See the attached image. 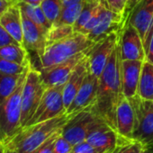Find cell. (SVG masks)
<instances>
[{
  "label": "cell",
  "mask_w": 153,
  "mask_h": 153,
  "mask_svg": "<svg viewBox=\"0 0 153 153\" xmlns=\"http://www.w3.org/2000/svg\"><path fill=\"white\" fill-rule=\"evenodd\" d=\"M120 42V41H119ZM120 43L116 45L106 67L98 79L97 99L91 110L115 129V113L123 96Z\"/></svg>",
  "instance_id": "1"
},
{
  "label": "cell",
  "mask_w": 153,
  "mask_h": 153,
  "mask_svg": "<svg viewBox=\"0 0 153 153\" xmlns=\"http://www.w3.org/2000/svg\"><path fill=\"white\" fill-rule=\"evenodd\" d=\"M71 115L64 114L55 118L23 127L7 144L18 153H33L43 142L60 131Z\"/></svg>",
  "instance_id": "2"
},
{
  "label": "cell",
  "mask_w": 153,
  "mask_h": 153,
  "mask_svg": "<svg viewBox=\"0 0 153 153\" xmlns=\"http://www.w3.org/2000/svg\"><path fill=\"white\" fill-rule=\"evenodd\" d=\"M95 44L81 33H73L63 39L51 42L46 46L42 55L39 57L40 68L62 63L78 53L88 51Z\"/></svg>",
  "instance_id": "3"
},
{
  "label": "cell",
  "mask_w": 153,
  "mask_h": 153,
  "mask_svg": "<svg viewBox=\"0 0 153 153\" xmlns=\"http://www.w3.org/2000/svg\"><path fill=\"white\" fill-rule=\"evenodd\" d=\"M29 69L22 76L19 85L13 94L0 103V140L5 144L22 129V92Z\"/></svg>",
  "instance_id": "4"
},
{
  "label": "cell",
  "mask_w": 153,
  "mask_h": 153,
  "mask_svg": "<svg viewBox=\"0 0 153 153\" xmlns=\"http://www.w3.org/2000/svg\"><path fill=\"white\" fill-rule=\"evenodd\" d=\"M46 90L40 71L31 66L24 84L22 92L21 125L25 127L34 114Z\"/></svg>",
  "instance_id": "5"
},
{
  "label": "cell",
  "mask_w": 153,
  "mask_h": 153,
  "mask_svg": "<svg viewBox=\"0 0 153 153\" xmlns=\"http://www.w3.org/2000/svg\"><path fill=\"white\" fill-rule=\"evenodd\" d=\"M128 99L135 114L132 140L143 146L153 144V101L143 99L138 95Z\"/></svg>",
  "instance_id": "6"
},
{
  "label": "cell",
  "mask_w": 153,
  "mask_h": 153,
  "mask_svg": "<svg viewBox=\"0 0 153 153\" xmlns=\"http://www.w3.org/2000/svg\"><path fill=\"white\" fill-rule=\"evenodd\" d=\"M123 139L124 138H122L115 129L97 116L89 128L86 140L94 146L98 153H114Z\"/></svg>",
  "instance_id": "7"
},
{
  "label": "cell",
  "mask_w": 153,
  "mask_h": 153,
  "mask_svg": "<svg viewBox=\"0 0 153 153\" xmlns=\"http://www.w3.org/2000/svg\"><path fill=\"white\" fill-rule=\"evenodd\" d=\"M63 88L64 86L46 88L34 114L25 126L42 123L66 114L63 102Z\"/></svg>",
  "instance_id": "8"
},
{
  "label": "cell",
  "mask_w": 153,
  "mask_h": 153,
  "mask_svg": "<svg viewBox=\"0 0 153 153\" xmlns=\"http://www.w3.org/2000/svg\"><path fill=\"white\" fill-rule=\"evenodd\" d=\"M90 49H88L86 51L78 53L76 55L70 58L69 59L58 65L49 68H39L38 70L41 73V78L45 88H48L64 86L68 80L74 69L76 68V66L88 57Z\"/></svg>",
  "instance_id": "9"
},
{
  "label": "cell",
  "mask_w": 153,
  "mask_h": 153,
  "mask_svg": "<svg viewBox=\"0 0 153 153\" xmlns=\"http://www.w3.org/2000/svg\"><path fill=\"white\" fill-rule=\"evenodd\" d=\"M128 24L139 32L146 52L153 33V0H140L131 12L124 26Z\"/></svg>",
  "instance_id": "10"
},
{
  "label": "cell",
  "mask_w": 153,
  "mask_h": 153,
  "mask_svg": "<svg viewBox=\"0 0 153 153\" xmlns=\"http://www.w3.org/2000/svg\"><path fill=\"white\" fill-rule=\"evenodd\" d=\"M122 32L110 34L105 39L97 42L90 49L88 52L89 72L96 78L99 79L106 67L116 45L120 41Z\"/></svg>",
  "instance_id": "11"
},
{
  "label": "cell",
  "mask_w": 153,
  "mask_h": 153,
  "mask_svg": "<svg viewBox=\"0 0 153 153\" xmlns=\"http://www.w3.org/2000/svg\"><path fill=\"white\" fill-rule=\"evenodd\" d=\"M97 115L91 107H88L79 113L71 114L61 131V135L68 140L72 146L86 140L88 132Z\"/></svg>",
  "instance_id": "12"
},
{
  "label": "cell",
  "mask_w": 153,
  "mask_h": 153,
  "mask_svg": "<svg viewBox=\"0 0 153 153\" xmlns=\"http://www.w3.org/2000/svg\"><path fill=\"white\" fill-rule=\"evenodd\" d=\"M123 27V15L114 12L104 6L99 13L97 25L87 36L90 41L97 43L114 33L122 32Z\"/></svg>",
  "instance_id": "13"
},
{
  "label": "cell",
  "mask_w": 153,
  "mask_h": 153,
  "mask_svg": "<svg viewBox=\"0 0 153 153\" xmlns=\"http://www.w3.org/2000/svg\"><path fill=\"white\" fill-rule=\"evenodd\" d=\"M122 60H146V52L139 32L130 24L123 27L120 37Z\"/></svg>",
  "instance_id": "14"
},
{
  "label": "cell",
  "mask_w": 153,
  "mask_h": 153,
  "mask_svg": "<svg viewBox=\"0 0 153 153\" xmlns=\"http://www.w3.org/2000/svg\"><path fill=\"white\" fill-rule=\"evenodd\" d=\"M23 21V46L27 51H33L38 58L42 55L48 44V31L36 25L22 13Z\"/></svg>",
  "instance_id": "15"
},
{
  "label": "cell",
  "mask_w": 153,
  "mask_h": 153,
  "mask_svg": "<svg viewBox=\"0 0 153 153\" xmlns=\"http://www.w3.org/2000/svg\"><path fill=\"white\" fill-rule=\"evenodd\" d=\"M97 88L98 79L89 72L84 79V82L79 92L76 93L74 100L67 109L66 114L71 115L88 107H91L97 99Z\"/></svg>",
  "instance_id": "16"
},
{
  "label": "cell",
  "mask_w": 153,
  "mask_h": 153,
  "mask_svg": "<svg viewBox=\"0 0 153 153\" xmlns=\"http://www.w3.org/2000/svg\"><path fill=\"white\" fill-rule=\"evenodd\" d=\"M135 114L130 100L123 94L117 105L115 113V130L124 139L132 140Z\"/></svg>",
  "instance_id": "17"
},
{
  "label": "cell",
  "mask_w": 153,
  "mask_h": 153,
  "mask_svg": "<svg viewBox=\"0 0 153 153\" xmlns=\"http://www.w3.org/2000/svg\"><path fill=\"white\" fill-rule=\"evenodd\" d=\"M143 62L140 60L121 61L122 89L123 94L127 98H131L137 95Z\"/></svg>",
  "instance_id": "18"
},
{
  "label": "cell",
  "mask_w": 153,
  "mask_h": 153,
  "mask_svg": "<svg viewBox=\"0 0 153 153\" xmlns=\"http://www.w3.org/2000/svg\"><path fill=\"white\" fill-rule=\"evenodd\" d=\"M89 73V63H88V55L83 59L76 68L74 69L72 74L70 75L68 80L64 85L63 88V102L64 106L67 111L72 101L74 100L76 93L79 92L81 88L84 79Z\"/></svg>",
  "instance_id": "19"
},
{
  "label": "cell",
  "mask_w": 153,
  "mask_h": 153,
  "mask_svg": "<svg viewBox=\"0 0 153 153\" xmlns=\"http://www.w3.org/2000/svg\"><path fill=\"white\" fill-rule=\"evenodd\" d=\"M2 27L23 46V21L22 12L17 4L11 6L0 17Z\"/></svg>",
  "instance_id": "20"
},
{
  "label": "cell",
  "mask_w": 153,
  "mask_h": 153,
  "mask_svg": "<svg viewBox=\"0 0 153 153\" xmlns=\"http://www.w3.org/2000/svg\"><path fill=\"white\" fill-rule=\"evenodd\" d=\"M137 95L153 101V64L148 60H144L142 65Z\"/></svg>",
  "instance_id": "21"
},
{
  "label": "cell",
  "mask_w": 153,
  "mask_h": 153,
  "mask_svg": "<svg viewBox=\"0 0 153 153\" xmlns=\"http://www.w3.org/2000/svg\"><path fill=\"white\" fill-rule=\"evenodd\" d=\"M0 58L25 66L31 63L27 50L20 44H7L0 48Z\"/></svg>",
  "instance_id": "22"
},
{
  "label": "cell",
  "mask_w": 153,
  "mask_h": 153,
  "mask_svg": "<svg viewBox=\"0 0 153 153\" xmlns=\"http://www.w3.org/2000/svg\"><path fill=\"white\" fill-rule=\"evenodd\" d=\"M16 4L20 7L21 12L25 16H27L36 25H40L43 29L47 30L48 32L51 30V28L52 27V25L50 23L46 16L44 15L41 7V5H31V4H27L24 2H19Z\"/></svg>",
  "instance_id": "23"
},
{
  "label": "cell",
  "mask_w": 153,
  "mask_h": 153,
  "mask_svg": "<svg viewBox=\"0 0 153 153\" xmlns=\"http://www.w3.org/2000/svg\"><path fill=\"white\" fill-rule=\"evenodd\" d=\"M25 72L21 75H9L0 72V103L6 100L9 96L13 94Z\"/></svg>",
  "instance_id": "24"
},
{
  "label": "cell",
  "mask_w": 153,
  "mask_h": 153,
  "mask_svg": "<svg viewBox=\"0 0 153 153\" xmlns=\"http://www.w3.org/2000/svg\"><path fill=\"white\" fill-rule=\"evenodd\" d=\"M103 5L100 2L97 1H88L86 0L84 7L78 18V20L76 21V23L73 25V29L75 33H80L82 29L85 27V25L89 22V20L95 16V14L100 9V7Z\"/></svg>",
  "instance_id": "25"
},
{
  "label": "cell",
  "mask_w": 153,
  "mask_h": 153,
  "mask_svg": "<svg viewBox=\"0 0 153 153\" xmlns=\"http://www.w3.org/2000/svg\"><path fill=\"white\" fill-rule=\"evenodd\" d=\"M85 1L73 4L62 8L61 13L53 25H71L73 26L76 21L78 20L83 7ZM52 25V26H53Z\"/></svg>",
  "instance_id": "26"
},
{
  "label": "cell",
  "mask_w": 153,
  "mask_h": 153,
  "mask_svg": "<svg viewBox=\"0 0 153 153\" xmlns=\"http://www.w3.org/2000/svg\"><path fill=\"white\" fill-rule=\"evenodd\" d=\"M41 7L47 19L53 25L61 13L63 3L62 0H43L41 3Z\"/></svg>",
  "instance_id": "27"
},
{
  "label": "cell",
  "mask_w": 153,
  "mask_h": 153,
  "mask_svg": "<svg viewBox=\"0 0 153 153\" xmlns=\"http://www.w3.org/2000/svg\"><path fill=\"white\" fill-rule=\"evenodd\" d=\"M73 33L75 32H74L73 26L71 25H53L49 31L48 35H47L48 44L51 42L59 41L60 39H63L72 34Z\"/></svg>",
  "instance_id": "28"
},
{
  "label": "cell",
  "mask_w": 153,
  "mask_h": 153,
  "mask_svg": "<svg viewBox=\"0 0 153 153\" xmlns=\"http://www.w3.org/2000/svg\"><path fill=\"white\" fill-rule=\"evenodd\" d=\"M31 66V63L25 66L0 58V72L2 73L9 75H21L24 72H25Z\"/></svg>",
  "instance_id": "29"
},
{
  "label": "cell",
  "mask_w": 153,
  "mask_h": 153,
  "mask_svg": "<svg viewBox=\"0 0 153 153\" xmlns=\"http://www.w3.org/2000/svg\"><path fill=\"white\" fill-rule=\"evenodd\" d=\"M143 149V145L133 140L123 139L114 153H140Z\"/></svg>",
  "instance_id": "30"
},
{
  "label": "cell",
  "mask_w": 153,
  "mask_h": 153,
  "mask_svg": "<svg viewBox=\"0 0 153 153\" xmlns=\"http://www.w3.org/2000/svg\"><path fill=\"white\" fill-rule=\"evenodd\" d=\"M72 148L73 146L70 144V142L68 140H66L60 133L56 139L53 153H70Z\"/></svg>",
  "instance_id": "31"
},
{
  "label": "cell",
  "mask_w": 153,
  "mask_h": 153,
  "mask_svg": "<svg viewBox=\"0 0 153 153\" xmlns=\"http://www.w3.org/2000/svg\"><path fill=\"white\" fill-rule=\"evenodd\" d=\"M61 131H62V129L60 131H57L55 134H53L51 138H49L33 153H53V149H54V144H55L56 139L61 133Z\"/></svg>",
  "instance_id": "32"
},
{
  "label": "cell",
  "mask_w": 153,
  "mask_h": 153,
  "mask_svg": "<svg viewBox=\"0 0 153 153\" xmlns=\"http://www.w3.org/2000/svg\"><path fill=\"white\" fill-rule=\"evenodd\" d=\"M70 153H98V151L88 141L84 140L74 145Z\"/></svg>",
  "instance_id": "33"
},
{
  "label": "cell",
  "mask_w": 153,
  "mask_h": 153,
  "mask_svg": "<svg viewBox=\"0 0 153 153\" xmlns=\"http://www.w3.org/2000/svg\"><path fill=\"white\" fill-rule=\"evenodd\" d=\"M129 0H106V6L114 12L123 14Z\"/></svg>",
  "instance_id": "34"
},
{
  "label": "cell",
  "mask_w": 153,
  "mask_h": 153,
  "mask_svg": "<svg viewBox=\"0 0 153 153\" xmlns=\"http://www.w3.org/2000/svg\"><path fill=\"white\" fill-rule=\"evenodd\" d=\"M7 44H20L0 25V48ZM21 45V44H20Z\"/></svg>",
  "instance_id": "35"
},
{
  "label": "cell",
  "mask_w": 153,
  "mask_h": 153,
  "mask_svg": "<svg viewBox=\"0 0 153 153\" xmlns=\"http://www.w3.org/2000/svg\"><path fill=\"white\" fill-rule=\"evenodd\" d=\"M140 1V0H129L127 5H126V7L124 9V12H123V18H124V25L131 14V12L132 11V9L136 7V5Z\"/></svg>",
  "instance_id": "36"
},
{
  "label": "cell",
  "mask_w": 153,
  "mask_h": 153,
  "mask_svg": "<svg viewBox=\"0 0 153 153\" xmlns=\"http://www.w3.org/2000/svg\"><path fill=\"white\" fill-rule=\"evenodd\" d=\"M14 4L16 3L13 0H0V17Z\"/></svg>",
  "instance_id": "37"
},
{
  "label": "cell",
  "mask_w": 153,
  "mask_h": 153,
  "mask_svg": "<svg viewBox=\"0 0 153 153\" xmlns=\"http://www.w3.org/2000/svg\"><path fill=\"white\" fill-rule=\"evenodd\" d=\"M146 60H148L153 64V33H152L151 39L149 41L148 50L146 51Z\"/></svg>",
  "instance_id": "38"
},
{
  "label": "cell",
  "mask_w": 153,
  "mask_h": 153,
  "mask_svg": "<svg viewBox=\"0 0 153 153\" xmlns=\"http://www.w3.org/2000/svg\"><path fill=\"white\" fill-rule=\"evenodd\" d=\"M15 3H19V2H24L31 5H41V3L43 0H13Z\"/></svg>",
  "instance_id": "39"
},
{
  "label": "cell",
  "mask_w": 153,
  "mask_h": 153,
  "mask_svg": "<svg viewBox=\"0 0 153 153\" xmlns=\"http://www.w3.org/2000/svg\"><path fill=\"white\" fill-rule=\"evenodd\" d=\"M86 1V0H62V3H63V7L73 5V4H76V3H79V2H83Z\"/></svg>",
  "instance_id": "40"
},
{
  "label": "cell",
  "mask_w": 153,
  "mask_h": 153,
  "mask_svg": "<svg viewBox=\"0 0 153 153\" xmlns=\"http://www.w3.org/2000/svg\"><path fill=\"white\" fill-rule=\"evenodd\" d=\"M140 153H153V144L143 146V149Z\"/></svg>",
  "instance_id": "41"
},
{
  "label": "cell",
  "mask_w": 153,
  "mask_h": 153,
  "mask_svg": "<svg viewBox=\"0 0 153 153\" xmlns=\"http://www.w3.org/2000/svg\"><path fill=\"white\" fill-rule=\"evenodd\" d=\"M0 153H7V147L4 142L0 140Z\"/></svg>",
  "instance_id": "42"
},
{
  "label": "cell",
  "mask_w": 153,
  "mask_h": 153,
  "mask_svg": "<svg viewBox=\"0 0 153 153\" xmlns=\"http://www.w3.org/2000/svg\"><path fill=\"white\" fill-rule=\"evenodd\" d=\"M88 1H97V2H100V3H102L103 5H105L107 7V6H106V0H88Z\"/></svg>",
  "instance_id": "43"
},
{
  "label": "cell",
  "mask_w": 153,
  "mask_h": 153,
  "mask_svg": "<svg viewBox=\"0 0 153 153\" xmlns=\"http://www.w3.org/2000/svg\"><path fill=\"white\" fill-rule=\"evenodd\" d=\"M7 153H18V152L16 151V150H13V149H10L7 148Z\"/></svg>",
  "instance_id": "44"
}]
</instances>
